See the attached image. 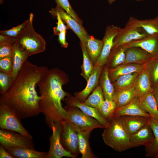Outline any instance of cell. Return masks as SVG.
Segmentation results:
<instances>
[{
	"mask_svg": "<svg viewBox=\"0 0 158 158\" xmlns=\"http://www.w3.org/2000/svg\"><path fill=\"white\" fill-rule=\"evenodd\" d=\"M49 69L26 60L9 89L0 97V104L8 106L21 119L38 116L41 113V97L37 92L38 83Z\"/></svg>",
	"mask_w": 158,
	"mask_h": 158,
	"instance_id": "obj_1",
	"label": "cell"
},
{
	"mask_svg": "<svg viewBox=\"0 0 158 158\" xmlns=\"http://www.w3.org/2000/svg\"><path fill=\"white\" fill-rule=\"evenodd\" d=\"M67 81L65 73L54 68L49 69L37 84L41 97V113L44 115L45 122L50 128L53 123L66 120V111L61 101L69 95L62 88Z\"/></svg>",
	"mask_w": 158,
	"mask_h": 158,
	"instance_id": "obj_2",
	"label": "cell"
},
{
	"mask_svg": "<svg viewBox=\"0 0 158 158\" xmlns=\"http://www.w3.org/2000/svg\"><path fill=\"white\" fill-rule=\"evenodd\" d=\"M108 121L102 134L104 143L119 152L130 148V135L125 127L122 116H113Z\"/></svg>",
	"mask_w": 158,
	"mask_h": 158,
	"instance_id": "obj_3",
	"label": "cell"
},
{
	"mask_svg": "<svg viewBox=\"0 0 158 158\" xmlns=\"http://www.w3.org/2000/svg\"><path fill=\"white\" fill-rule=\"evenodd\" d=\"M33 14L30 13L25 27L16 39V43L26 51L29 56L42 52L46 49L45 40L33 28Z\"/></svg>",
	"mask_w": 158,
	"mask_h": 158,
	"instance_id": "obj_4",
	"label": "cell"
},
{
	"mask_svg": "<svg viewBox=\"0 0 158 158\" xmlns=\"http://www.w3.org/2000/svg\"><path fill=\"white\" fill-rule=\"evenodd\" d=\"M66 120L74 126L82 130H91L97 128H104V126L97 120L84 113L79 109L66 105Z\"/></svg>",
	"mask_w": 158,
	"mask_h": 158,
	"instance_id": "obj_5",
	"label": "cell"
},
{
	"mask_svg": "<svg viewBox=\"0 0 158 158\" xmlns=\"http://www.w3.org/2000/svg\"><path fill=\"white\" fill-rule=\"evenodd\" d=\"M21 119L13 110L7 105L0 104V128L16 132L30 138L32 136L23 126Z\"/></svg>",
	"mask_w": 158,
	"mask_h": 158,
	"instance_id": "obj_6",
	"label": "cell"
},
{
	"mask_svg": "<svg viewBox=\"0 0 158 158\" xmlns=\"http://www.w3.org/2000/svg\"><path fill=\"white\" fill-rule=\"evenodd\" d=\"M51 128L52 133L50 138V147L46 158H61L63 157L76 158L70 152L66 150L61 143V137L62 129L61 123H53Z\"/></svg>",
	"mask_w": 158,
	"mask_h": 158,
	"instance_id": "obj_7",
	"label": "cell"
},
{
	"mask_svg": "<svg viewBox=\"0 0 158 158\" xmlns=\"http://www.w3.org/2000/svg\"><path fill=\"white\" fill-rule=\"evenodd\" d=\"M61 123L62 126L61 143L66 150L76 157L80 152L78 133L73 126L67 120H64Z\"/></svg>",
	"mask_w": 158,
	"mask_h": 158,
	"instance_id": "obj_8",
	"label": "cell"
},
{
	"mask_svg": "<svg viewBox=\"0 0 158 158\" xmlns=\"http://www.w3.org/2000/svg\"><path fill=\"white\" fill-rule=\"evenodd\" d=\"M32 139L14 131L0 129V143L5 149L12 147H25L34 149Z\"/></svg>",
	"mask_w": 158,
	"mask_h": 158,
	"instance_id": "obj_9",
	"label": "cell"
},
{
	"mask_svg": "<svg viewBox=\"0 0 158 158\" xmlns=\"http://www.w3.org/2000/svg\"><path fill=\"white\" fill-rule=\"evenodd\" d=\"M149 36L141 28L126 24L115 37L113 47L127 44L133 41L141 40Z\"/></svg>",
	"mask_w": 158,
	"mask_h": 158,
	"instance_id": "obj_10",
	"label": "cell"
},
{
	"mask_svg": "<svg viewBox=\"0 0 158 158\" xmlns=\"http://www.w3.org/2000/svg\"><path fill=\"white\" fill-rule=\"evenodd\" d=\"M121 28L113 25L106 27L102 40L103 44L101 52L95 66L103 67L106 64L114 45V39Z\"/></svg>",
	"mask_w": 158,
	"mask_h": 158,
	"instance_id": "obj_11",
	"label": "cell"
},
{
	"mask_svg": "<svg viewBox=\"0 0 158 158\" xmlns=\"http://www.w3.org/2000/svg\"><path fill=\"white\" fill-rule=\"evenodd\" d=\"M154 139L151 127L149 124L146 125L130 135V148L145 146V148H148L152 145Z\"/></svg>",
	"mask_w": 158,
	"mask_h": 158,
	"instance_id": "obj_12",
	"label": "cell"
},
{
	"mask_svg": "<svg viewBox=\"0 0 158 158\" xmlns=\"http://www.w3.org/2000/svg\"><path fill=\"white\" fill-rule=\"evenodd\" d=\"M52 10L58 12L61 18L79 39L80 42L86 44V39L89 35L82 24L79 23L64 10L57 5Z\"/></svg>",
	"mask_w": 158,
	"mask_h": 158,
	"instance_id": "obj_13",
	"label": "cell"
},
{
	"mask_svg": "<svg viewBox=\"0 0 158 158\" xmlns=\"http://www.w3.org/2000/svg\"><path fill=\"white\" fill-rule=\"evenodd\" d=\"M125 53L123 64L135 63L144 65L155 58L144 50L137 47H128Z\"/></svg>",
	"mask_w": 158,
	"mask_h": 158,
	"instance_id": "obj_14",
	"label": "cell"
},
{
	"mask_svg": "<svg viewBox=\"0 0 158 158\" xmlns=\"http://www.w3.org/2000/svg\"><path fill=\"white\" fill-rule=\"evenodd\" d=\"M65 100L66 105L79 109L85 114L97 120L105 127L107 125L108 121L102 116L97 109L88 106L70 95L67 97Z\"/></svg>",
	"mask_w": 158,
	"mask_h": 158,
	"instance_id": "obj_15",
	"label": "cell"
},
{
	"mask_svg": "<svg viewBox=\"0 0 158 158\" xmlns=\"http://www.w3.org/2000/svg\"><path fill=\"white\" fill-rule=\"evenodd\" d=\"M103 67L95 66L92 73L89 78L85 88L81 91L75 94V98L83 102L90 94L98 86L99 78L103 70Z\"/></svg>",
	"mask_w": 158,
	"mask_h": 158,
	"instance_id": "obj_16",
	"label": "cell"
},
{
	"mask_svg": "<svg viewBox=\"0 0 158 158\" xmlns=\"http://www.w3.org/2000/svg\"><path fill=\"white\" fill-rule=\"evenodd\" d=\"M134 87L137 97L153 92V89L145 65L139 73Z\"/></svg>",
	"mask_w": 158,
	"mask_h": 158,
	"instance_id": "obj_17",
	"label": "cell"
},
{
	"mask_svg": "<svg viewBox=\"0 0 158 158\" xmlns=\"http://www.w3.org/2000/svg\"><path fill=\"white\" fill-rule=\"evenodd\" d=\"M139 116L148 118L151 117L145 111L140 107L137 97L126 105L116 109L113 116Z\"/></svg>",
	"mask_w": 158,
	"mask_h": 158,
	"instance_id": "obj_18",
	"label": "cell"
},
{
	"mask_svg": "<svg viewBox=\"0 0 158 158\" xmlns=\"http://www.w3.org/2000/svg\"><path fill=\"white\" fill-rule=\"evenodd\" d=\"M129 47L141 48L155 58L158 57V35L149 36L127 44Z\"/></svg>",
	"mask_w": 158,
	"mask_h": 158,
	"instance_id": "obj_19",
	"label": "cell"
},
{
	"mask_svg": "<svg viewBox=\"0 0 158 158\" xmlns=\"http://www.w3.org/2000/svg\"><path fill=\"white\" fill-rule=\"evenodd\" d=\"M126 24L141 28L149 36L158 35V16L153 19L144 20L131 17Z\"/></svg>",
	"mask_w": 158,
	"mask_h": 158,
	"instance_id": "obj_20",
	"label": "cell"
},
{
	"mask_svg": "<svg viewBox=\"0 0 158 158\" xmlns=\"http://www.w3.org/2000/svg\"><path fill=\"white\" fill-rule=\"evenodd\" d=\"M144 65L135 63L123 64L113 68H108L109 78L113 83L121 75L134 72L139 73Z\"/></svg>",
	"mask_w": 158,
	"mask_h": 158,
	"instance_id": "obj_21",
	"label": "cell"
},
{
	"mask_svg": "<svg viewBox=\"0 0 158 158\" xmlns=\"http://www.w3.org/2000/svg\"><path fill=\"white\" fill-rule=\"evenodd\" d=\"M73 127L78 134L79 149L82 155V158H97L93 152L89 142L90 137L92 131L82 130L77 127Z\"/></svg>",
	"mask_w": 158,
	"mask_h": 158,
	"instance_id": "obj_22",
	"label": "cell"
},
{
	"mask_svg": "<svg viewBox=\"0 0 158 158\" xmlns=\"http://www.w3.org/2000/svg\"><path fill=\"white\" fill-rule=\"evenodd\" d=\"M125 127L130 135L149 124V118L139 116H121Z\"/></svg>",
	"mask_w": 158,
	"mask_h": 158,
	"instance_id": "obj_23",
	"label": "cell"
},
{
	"mask_svg": "<svg viewBox=\"0 0 158 158\" xmlns=\"http://www.w3.org/2000/svg\"><path fill=\"white\" fill-rule=\"evenodd\" d=\"M6 149L14 158H46L47 154V152L25 147H12Z\"/></svg>",
	"mask_w": 158,
	"mask_h": 158,
	"instance_id": "obj_24",
	"label": "cell"
},
{
	"mask_svg": "<svg viewBox=\"0 0 158 158\" xmlns=\"http://www.w3.org/2000/svg\"><path fill=\"white\" fill-rule=\"evenodd\" d=\"M137 97L142 109L152 117L158 120V107L153 92Z\"/></svg>",
	"mask_w": 158,
	"mask_h": 158,
	"instance_id": "obj_25",
	"label": "cell"
},
{
	"mask_svg": "<svg viewBox=\"0 0 158 158\" xmlns=\"http://www.w3.org/2000/svg\"><path fill=\"white\" fill-rule=\"evenodd\" d=\"M128 47L127 44H125L113 47L105 66L111 68L123 64L125 59V51Z\"/></svg>",
	"mask_w": 158,
	"mask_h": 158,
	"instance_id": "obj_26",
	"label": "cell"
},
{
	"mask_svg": "<svg viewBox=\"0 0 158 158\" xmlns=\"http://www.w3.org/2000/svg\"><path fill=\"white\" fill-rule=\"evenodd\" d=\"M14 46V50L12 75L14 81L29 56L27 52L17 44L15 43Z\"/></svg>",
	"mask_w": 158,
	"mask_h": 158,
	"instance_id": "obj_27",
	"label": "cell"
},
{
	"mask_svg": "<svg viewBox=\"0 0 158 158\" xmlns=\"http://www.w3.org/2000/svg\"><path fill=\"white\" fill-rule=\"evenodd\" d=\"M137 97L133 86L127 89L115 91L113 101L116 105V109H118L128 104Z\"/></svg>",
	"mask_w": 158,
	"mask_h": 158,
	"instance_id": "obj_28",
	"label": "cell"
},
{
	"mask_svg": "<svg viewBox=\"0 0 158 158\" xmlns=\"http://www.w3.org/2000/svg\"><path fill=\"white\" fill-rule=\"evenodd\" d=\"M102 40L89 35L86 42V45L90 58L93 65L96 63L101 54L103 46Z\"/></svg>",
	"mask_w": 158,
	"mask_h": 158,
	"instance_id": "obj_29",
	"label": "cell"
},
{
	"mask_svg": "<svg viewBox=\"0 0 158 158\" xmlns=\"http://www.w3.org/2000/svg\"><path fill=\"white\" fill-rule=\"evenodd\" d=\"M138 73H133L119 77L112 83L115 91L127 89L134 86Z\"/></svg>",
	"mask_w": 158,
	"mask_h": 158,
	"instance_id": "obj_30",
	"label": "cell"
},
{
	"mask_svg": "<svg viewBox=\"0 0 158 158\" xmlns=\"http://www.w3.org/2000/svg\"><path fill=\"white\" fill-rule=\"evenodd\" d=\"M100 83L104 99L113 100L115 90L109 77L108 68L105 66L102 71Z\"/></svg>",
	"mask_w": 158,
	"mask_h": 158,
	"instance_id": "obj_31",
	"label": "cell"
},
{
	"mask_svg": "<svg viewBox=\"0 0 158 158\" xmlns=\"http://www.w3.org/2000/svg\"><path fill=\"white\" fill-rule=\"evenodd\" d=\"M83 55V63L81 66L82 75L87 82L93 71L94 66L88 54L86 44L80 42Z\"/></svg>",
	"mask_w": 158,
	"mask_h": 158,
	"instance_id": "obj_32",
	"label": "cell"
},
{
	"mask_svg": "<svg viewBox=\"0 0 158 158\" xmlns=\"http://www.w3.org/2000/svg\"><path fill=\"white\" fill-rule=\"evenodd\" d=\"M149 125L153 132L154 139L151 146L145 148L147 157H154L158 154V120L151 117L149 118Z\"/></svg>",
	"mask_w": 158,
	"mask_h": 158,
	"instance_id": "obj_33",
	"label": "cell"
},
{
	"mask_svg": "<svg viewBox=\"0 0 158 158\" xmlns=\"http://www.w3.org/2000/svg\"><path fill=\"white\" fill-rule=\"evenodd\" d=\"M104 99L102 89L101 86L100 85L95 89L83 103L97 109L102 105Z\"/></svg>",
	"mask_w": 158,
	"mask_h": 158,
	"instance_id": "obj_34",
	"label": "cell"
},
{
	"mask_svg": "<svg viewBox=\"0 0 158 158\" xmlns=\"http://www.w3.org/2000/svg\"><path fill=\"white\" fill-rule=\"evenodd\" d=\"M15 42L11 38L3 36L0 38V59L7 57H13Z\"/></svg>",
	"mask_w": 158,
	"mask_h": 158,
	"instance_id": "obj_35",
	"label": "cell"
},
{
	"mask_svg": "<svg viewBox=\"0 0 158 158\" xmlns=\"http://www.w3.org/2000/svg\"><path fill=\"white\" fill-rule=\"evenodd\" d=\"M116 108V105L114 101L105 99L97 109L102 116L108 121L113 116Z\"/></svg>",
	"mask_w": 158,
	"mask_h": 158,
	"instance_id": "obj_36",
	"label": "cell"
},
{
	"mask_svg": "<svg viewBox=\"0 0 158 158\" xmlns=\"http://www.w3.org/2000/svg\"><path fill=\"white\" fill-rule=\"evenodd\" d=\"M145 65L153 88L158 85V57L152 59Z\"/></svg>",
	"mask_w": 158,
	"mask_h": 158,
	"instance_id": "obj_37",
	"label": "cell"
},
{
	"mask_svg": "<svg viewBox=\"0 0 158 158\" xmlns=\"http://www.w3.org/2000/svg\"><path fill=\"white\" fill-rule=\"evenodd\" d=\"M14 82L12 74L0 72V93L2 94L7 91Z\"/></svg>",
	"mask_w": 158,
	"mask_h": 158,
	"instance_id": "obj_38",
	"label": "cell"
},
{
	"mask_svg": "<svg viewBox=\"0 0 158 158\" xmlns=\"http://www.w3.org/2000/svg\"><path fill=\"white\" fill-rule=\"evenodd\" d=\"M57 5L60 6L79 23L82 24V20L72 8L68 0H54Z\"/></svg>",
	"mask_w": 158,
	"mask_h": 158,
	"instance_id": "obj_39",
	"label": "cell"
},
{
	"mask_svg": "<svg viewBox=\"0 0 158 158\" xmlns=\"http://www.w3.org/2000/svg\"><path fill=\"white\" fill-rule=\"evenodd\" d=\"M27 22L28 20L20 25L13 27L11 29L0 31V34L16 39L24 29Z\"/></svg>",
	"mask_w": 158,
	"mask_h": 158,
	"instance_id": "obj_40",
	"label": "cell"
},
{
	"mask_svg": "<svg viewBox=\"0 0 158 158\" xmlns=\"http://www.w3.org/2000/svg\"><path fill=\"white\" fill-rule=\"evenodd\" d=\"M13 57H7L0 59V72L12 74Z\"/></svg>",
	"mask_w": 158,
	"mask_h": 158,
	"instance_id": "obj_41",
	"label": "cell"
},
{
	"mask_svg": "<svg viewBox=\"0 0 158 158\" xmlns=\"http://www.w3.org/2000/svg\"><path fill=\"white\" fill-rule=\"evenodd\" d=\"M49 12L52 16H55L57 20V26L53 28L54 35H58L59 33L69 28L67 26L65 25L63 21L58 12L51 9L49 11Z\"/></svg>",
	"mask_w": 158,
	"mask_h": 158,
	"instance_id": "obj_42",
	"label": "cell"
},
{
	"mask_svg": "<svg viewBox=\"0 0 158 158\" xmlns=\"http://www.w3.org/2000/svg\"><path fill=\"white\" fill-rule=\"evenodd\" d=\"M66 30L63 31L58 34V40L61 46L64 48H67L68 46V43L66 42Z\"/></svg>",
	"mask_w": 158,
	"mask_h": 158,
	"instance_id": "obj_43",
	"label": "cell"
},
{
	"mask_svg": "<svg viewBox=\"0 0 158 158\" xmlns=\"http://www.w3.org/2000/svg\"><path fill=\"white\" fill-rule=\"evenodd\" d=\"M0 158H14L1 145H0Z\"/></svg>",
	"mask_w": 158,
	"mask_h": 158,
	"instance_id": "obj_44",
	"label": "cell"
},
{
	"mask_svg": "<svg viewBox=\"0 0 158 158\" xmlns=\"http://www.w3.org/2000/svg\"><path fill=\"white\" fill-rule=\"evenodd\" d=\"M153 93L158 107V85L153 88Z\"/></svg>",
	"mask_w": 158,
	"mask_h": 158,
	"instance_id": "obj_45",
	"label": "cell"
},
{
	"mask_svg": "<svg viewBox=\"0 0 158 158\" xmlns=\"http://www.w3.org/2000/svg\"><path fill=\"white\" fill-rule=\"evenodd\" d=\"M116 0H108V2L110 4H111L114 2Z\"/></svg>",
	"mask_w": 158,
	"mask_h": 158,
	"instance_id": "obj_46",
	"label": "cell"
},
{
	"mask_svg": "<svg viewBox=\"0 0 158 158\" xmlns=\"http://www.w3.org/2000/svg\"><path fill=\"white\" fill-rule=\"evenodd\" d=\"M3 2V0H0V4H2Z\"/></svg>",
	"mask_w": 158,
	"mask_h": 158,
	"instance_id": "obj_47",
	"label": "cell"
},
{
	"mask_svg": "<svg viewBox=\"0 0 158 158\" xmlns=\"http://www.w3.org/2000/svg\"><path fill=\"white\" fill-rule=\"evenodd\" d=\"M154 157L156 158H158V154L155 155Z\"/></svg>",
	"mask_w": 158,
	"mask_h": 158,
	"instance_id": "obj_48",
	"label": "cell"
},
{
	"mask_svg": "<svg viewBox=\"0 0 158 158\" xmlns=\"http://www.w3.org/2000/svg\"><path fill=\"white\" fill-rule=\"evenodd\" d=\"M136 0L137 1H143L144 0Z\"/></svg>",
	"mask_w": 158,
	"mask_h": 158,
	"instance_id": "obj_49",
	"label": "cell"
}]
</instances>
